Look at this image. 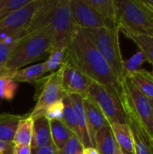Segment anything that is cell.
I'll use <instances>...</instances> for the list:
<instances>
[{
    "label": "cell",
    "mask_w": 153,
    "mask_h": 154,
    "mask_svg": "<svg viewBox=\"0 0 153 154\" xmlns=\"http://www.w3.org/2000/svg\"><path fill=\"white\" fill-rule=\"evenodd\" d=\"M65 62L96 82L117 97L121 103L123 86L107 61L88 41L80 29H77L66 50Z\"/></svg>",
    "instance_id": "1"
},
{
    "label": "cell",
    "mask_w": 153,
    "mask_h": 154,
    "mask_svg": "<svg viewBox=\"0 0 153 154\" xmlns=\"http://www.w3.org/2000/svg\"><path fill=\"white\" fill-rule=\"evenodd\" d=\"M53 42V30L48 24L23 37L5 62V67L14 72L20 68L49 57Z\"/></svg>",
    "instance_id": "2"
},
{
    "label": "cell",
    "mask_w": 153,
    "mask_h": 154,
    "mask_svg": "<svg viewBox=\"0 0 153 154\" xmlns=\"http://www.w3.org/2000/svg\"><path fill=\"white\" fill-rule=\"evenodd\" d=\"M119 32L153 37V14L141 0H115Z\"/></svg>",
    "instance_id": "3"
},
{
    "label": "cell",
    "mask_w": 153,
    "mask_h": 154,
    "mask_svg": "<svg viewBox=\"0 0 153 154\" xmlns=\"http://www.w3.org/2000/svg\"><path fill=\"white\" fill-rule=\"evenodd\" d=\"M88 41L107 61L121 84L124 79V59L119 43V29L103 27L81 30Z\"/></svg>",
    "instance_id": "4"
},
{
    "label": "cell",
    "mask_w": 153,
    "mask_h": 154,
    "mask_svg": "<svg viewBox=\"0 0 153 154\" xmlns=\"http://www.w3.org/2000/svg\"><path fill=\"white\" fill-rule=\"evenodd\" d=\"M122 105L126 116L133 117L153 141V110L151 100L125 78L123 81Z\"/></svg>",
    "instance_id": "5"
},
{
    "label": "cell",
    "mask_w": 153,
    "mask_h": 154,
    "mask_svg": "<svg viewBox=\"0 0 153 154\" xmlns=\"http://www.w3.org/2000/svg\"><path fill=\"white\" fill-rule=\"evenodd\" d=\"M62 66L56 71L50 74L41 81V85L36 88L37 101L32 111L29 114V116L35 120L44 116V113L47 107L52 103L62 100L65 97V92L62 88Z\"/></svg>",
    "instance_id": "6"
},
{
    "label": "cell",
    "mask_w": 153,
    "mask_h": 154,
    "mask_svg": "<svg viewBox=\"0 0 153 154\" xmlns=\"http://www.w3.org/2000/svg\"><path fill=\"white\" fill-rule=\"evenodd\" d=\"M44 0H32L27 5L0 20V42L21 39L26 36V27L32 21L35 12Z\"/></svg>",
    "instance_id": "7"
},
{
    "label": "cell",
    "mask_w": 153,
    "mask_h": 154,
    "mask_svg": "<svg viewBox=\"0 0 153 154\" xmlns=\"http://www.w3.org/2000/svg\"><path fill=\"white\" fill-rule=\"evenodd\" d=\"M87 98L98 106L109 125L127 123V116L120 99L104 86L93 81L88 89Z\"/></svg>",
    "instance_id": "8"
},
{
    "label": "cell",
    "mask_w": 153,
    "mask_h": 154,
    "mask_svg": "<svg viewBox=\"0 0 153 154\" xmlns=\"http://www.w3.org/2000/svg\"><path fill=\"white\" fill-rule=\"evenodd\" d=\"M50 24L53 30L51 51L55 49H67L73 34L78 29L73 23L69 0L58 1Z\"/></svg>",
    "instance_id": "9"
},
{
    "label": "cell",
    "mask_w": 153,
    "mask_h": 154,
    "mask_svg": "<svg viewBox=\"0 0 153 154\" xmlns=\"http://www.w3.org/2000/svg\"><path fill=\"white\" fill-rule=\"evenodd\" d=\"M70 11L75 26L80 30L107 27L105 19L84 0H69Z\"/></svg>",
    "instance_id": "10"
},
{
    "label": "cell",
    "mask_w": 153,
    "mask_h": 154,
    "mask_svg": "<svg viewBox=\"0 0 153 154\" xmlns=\"http://www.w3.org/2000/svg\"><path fill=\"white\" fill-rule=\"evenodd\" d=\"M62 88L65 94L78 95L82 98H87L93 81L67 62L62 65Z\"/></svg>",
    "instance_id": "11"
},
{
    "label": "cell",
    "mask_w": 153,
    "mask_h": 154,
    "mask_svg": "<svg viewBox=\"0 0 153 154\" xmlns=\"http://www.w3.org/2000/svg\"><path fill=\"white\" fill-rule=\"evenodd\" d=\"M83 106L86 113L87 122V130L90 137L91 143L93 147L96 148V133L106 125L108 124L102 111L98 106L88 98H83Z\"/></svg>",
    "instance_id": "12"
},
{
    "label": "cell",
    "mask_w": 153,
    "mask_h": 154,
    "mask_svg": "<svg viewBox=\"0 0 153 154\" xmlns=\"http://www.w3.org/2000/svg\"><path fill=\"white\" fill-rule=\"evenodd\" d=\"M71 102L76 121H77V125L78 129L79 132V140L81 143L83 144L84 148L87 147H93L90 137L88 134V130H87V117H86V113L83 106V98L78 96V95H67Z\"/></svg>",
    "instance_id": "13"
},
{
    "label": "cell",
    "mask_w": 153,
    "mask_h": 154,
    "mask_svg": "<svg viewBox=\"0 0 153 154\" xmlns=\"http://www.w3.org/2000/svg\"><path fill=\"white\" fill-rule=\"evenodd\" d=\"M134 141V154H153V141L145 130L131 116H127Z\"/></svg>",
    "instance_id": "14"
},
{
    "label": "cell",
    "mask_w": 153,
    "mask_h": 154,
    "mask_svg": "<svg viewBox=\"0 0 153 154\" xmlns=\"http://www.w3.org/2000/svg\"><path fill=\"white\" fill-rule=\"evenodd\" d=\"M59 0H44L42 5L35 12L32 21L26 27L27 33L33 32L48 24H50L51 16L57 6Z\"/></svg>",
    "instance_id": "15"
},
{
    "label": "cell",
    "mask_w": 153,
    "mask_h": 154,
    "mask_svg": "<svg viewBox=\"0 0 153 154\" xmlns=\"http://www.w3.org/2000/svg\"><path fill=\"white\" fill-rule=\"evenodd\" d=\"M115 140L116 144L124 153H134V141L132 129L128 123L126 124H110L109 125Z\"/></svg>",
    "instance_id": "16"
},
{
    "label": "cell",
    "mask_w": 153,
    "mask_h": 154,
    "mask_svg": "<svg viewBox=\"0 0 153 154\" xmlns=\"http://www.w3.org/2000/svg\"><path fill=\"white\" fill-rule=\"evenodd\" d=\"M106 21L107 28H117L115 0H84Z\"/></svg>",
    "instance_id": "17"
},
{
    "label": "cell",
    "mask_w": 153,
    "mask_h": 154,
    "mask_svg": "<svg viewBox=\"0 0 153 154\" xmlns=\"http://www.w3.org/2000/svg\"><path fill=\"white\" fill-rule=\"evenodd\" d=\"M51 134L50 122L43 116L33 120L32 140L31 143L32 149H37L46 145L51 142Z\"/></svg>",
    "instance_id": "18"
},
{
    "label": "cell",
    "mask_w": 153,
    "mask_h": 154,
    "mask_svg": "<svg viewBox=\"0 0 153 154\" xmlns=\"http://www.w3.org/2000/svg\"><path fill=\"white\" fill-rule=\"evenodd\" d=\"M23 116L3 113L0 115V141L13 143L19 122Z\"/></svg>",
    "instance_id": "19"
},
{
    "label": "cell",
    "mask_w": 153,
    "mask_h": 154,
    "mask_svg": "<svg viewBox=\"0 0 153 154\" xmlns=\"http://www.w3.org/2000/svg\"><path fill=\"white\" fill-rule=\"evenodd\" d=\"M45 74L44 64L38 63L26 67L24 69H19L11 73V79L15 82H27L31 84L36 83Z\"/></svg>",
    "instance_id": "20"
},
{
    "label": "cell",
    "mask_w": 153,
    "mask_h": 154,
    "mask_svg": "<svg viewBox=\"0 0 153 154\" xmlns=\"http://www.w3.org/2000/svg\"><path fill=\"white\" fill-rule=\"evenodd\" d=\"M96 149L100 154H115V140L109 124L103 126L96 134Z\"/></svg>",
    "instance_id": "21"
},
{
    "label": "cell",
    "mask_w": 153,
    "mask_h": 154,
    "mask_svg": "<svg viewBox=\"0 0 153 154\" xmlns=\"http://www.w3.org/2000/svg\"><path fill=\"white\" fill-rule=\"evenodd\" d=\"M126 78L130 79L133 86L142 95H144L150 100H153V80L148 75L146 69H142Z\"/></svg>",
    "instance_id": "22"
},
{
    "label": "cell",
    "mask_w": 153,
    "mask_h": 154,
    "mask_svg": "<svg viewBox=\"0 0 153 154\" xmlns=\"http://www.w3.org/2000/svg\"><path fill=\"white\" fill-rule=\"evenodd\" d=\"M51 140L56 148L60 151L69 140L74 136V134L66 126V125L60 120H53L50 122Z\"/></svg>",
    "instance_id": "23"
},
{
    "label": "cell",
    "mask_w": 153,
    "mask_h": 154,
    "mask_svg": "<svg viewBox=\"0 0 153 154\" xmlns=\"http://www.w3.org/2000/svg\"><path fill=\"white\" fill-rule=\"evenodd\" d=\"M33 132V120L29 116H23L17 126L13 143L18 145H31Z\"/></svg>",
    "instance_id": "24"
},
{
    "label": "cell",
    "mask_w": 153,
    "mask_h": 154,
    "mask_svg": "<svg viewBox=\"0 0 153 154\" xmlns=\"http://www.w3.org/2000/svg\"><path fill=\"white\" fill-rule=\"evenodd\" d=\"M124 35L137 45L139 50L145 54L148 62L153 66V37L134 33H125Z\"/></svg>",
    "instance_id": "25"
},
{
    "label": "cell",
    "mask_w": 153,
    "mask_h": 154,
    "mask_svg": "<svg viewBox=\"0 0 153 154\" xmlns=\"http://www.w3.org/2000/svg\"><path fill=\"white\" fill-rule=\"evenodd\" d=\"M63 104H64V111H63V116L61 121L66 125V126L74 134L76 137L79 139V132L77 125V121L74 114V110L71 105V102L67 95L63 97Z\"/></svg>",
    "instance_id": "26"
},
{
    "label": "cell",
    "mask_w": 153,
    "mask_h": 154,
    "mask_svg": "<svg viewBox=\"0 0 153 154\" xmlns=\"http://www.w3.org/2000/svg\"><path fill=\"white\" fill-rule=\"evenodd\" d=\"M66 50L67 49H55L52 50L47 58V60L43 62L45 73L47 72H54L56 69L60 68L66 60Z\"/></svg>",
    "instance_id": "27"
},
{
    "label": "cell",
    "mask_w": 153,
    "mask_h": 154,
    "mask_svg": "<svg viewBox=\"0 0 153 154\" xmlns=\"http://www.w3.org/2000/svg\"><path fill=\"white\" fill-rule=\"evenodd\" d=\"M147 58L142 51H138L130 59L124 60V78L142 69V66L147 62Z\"/></svg>",
    "instance_id": "28"
},
{
    "label": "cell",
    "mask_w": 153,
    "mask_h": 154,
    "mask_svg": "<svg viewBox=\"0 0 153 154\" xmlns=\"http://www.w3.org/2000/svg\"><path fill=\"white\" fill-rule=\"evenodd\" d=\"M17 88L18 83L11 79V73L0 78V99L7 101L13 100Z\"/></svg>",
    "instance_id": "29"
},
{
    "label": "cell",
    "mask_w": 153,
    "mask_h": 154,
    "mask_svg": "<svg viewBox=\"0 0 153 154\" xmlns=\"http://www.w3.org/2000/svg\"><path fill=\"white\" fill-rule=\"evenodd\" d=\"M31 2L32 0H0V20Z\"/></svg>",
    "instance_id": "30"
},
{
    "label": "cell",
    "mask_w": 153,
    "mask_h": 154,
    "mask_svg": "<svg viewBox=\"0 0 153 154\" xmlns=\"http://www.w3.org/2000/svg\"><path fill=\"white\" fill-rule=\"evenodd\" d=\"M63 111H64V104L63 100H59L51 105H50L45 113H44V117L49 121H53V120H60L62 119L63 116Z\"/></svg>",
    "instance_id": "31"
},
{
    "label": "cell",
    "mask_w": 153,
    "mask_h": 154,
    "mask_svg": "<svg viewBox=\"0 0 153 154\" xmlns=\"http://www.w3.org/2000/svg\"><path fill=\"white\" fill-rule=\"evenodd\" d=\"M22 39V38H21ZM21 39L14 40H5L0 42V65L5 64L6 60L17 46Z\"/></svg>",
    "instance_id": "32"
},
{
    "label": "cell",
    "mask_w": 153,
    "mask_h": 154,
    "mask_svg": "<svg viewBox=\"0 0 153 154\" xmlns=\"http://www.w3.org/2000/svg\"><path fill=\"white\" fill-rule=\"evenodd\" d=\"M84 146L80 140L75 135L72 136L66 145L59 151V154H83Z\"/></svg>",
    "instance_id": "33"
},
{
    "label": "cell",
    "mask_w": 153,
    "mask_h": 154,
    "mask_svg": "<svg viewBox=\"0 0 153 154\" xmlns=\"http://www.w3.org/2000/svg\"><path fill=\"white\" fill-rule=\"evenodd\" d=\"M32 154H59V150L51 141L44 146L37 149H32Z\"/></svg>",
    "instance_id": "34"
},
{
    "label": "cell",
    "mask_w": 153,
    "mask_h": 154,
    "mask_svg": "<svg viewBox=\"0 0 153 154\" xmlns=\"http://www.w3.org/2000/svg\"><path fill=\"white\" fill-rule=\"evenodd\" d=\"M0 154H14V143L0 141Z\"/></svg>",
    "instance_id": "35"
},
{
    "label": "cell",
    "mask_w": 153,
    "mask_h": 154,
    "mask_svg": "<svg viewBox=\"0 0 153 154\" xmlns=\"http://www.w3.org/2000/svg\"><path fill=\"white\" fill-rule=\"evenodd\" d=\"M14 154H32L31 145L14 144Z\"/></svg>",
    "instance_id": "36"
},
{
    "label": "cell",
    "mask_w": 153,
    "mask_h": 154,
    "mask_svg": "<svg viewBox=\"0 0 153 154\" xmlns=\"http://www.w3.org/2000/svg\"><path fill=\"white\" fill-rule=\"evenodd\" d=\"M83 154H100L99 152L95 148V147H87L84 148Z\"/></svg>",
    "instance_id": "37"
},
{
    "label": "cell",
    "mask_w": 153,
    "mask_h": 154,
    "mask_svg": "<svg viewBox=\"0 0 153 154\" xmlns=\"http://www.w3.org/2000/svg\"><path fill=\"white\" fill-rule=\"evenodd\" d=\"M10 73H12L6 67L5 65H0V78L4 77V76H6V75H9Z\"/></svg>",
    "instance_id": "38"
},
{
    "label": "cell",
    "mask_w": 153,
    "mask_h": 154,
    "mask_svg": "<svg viewBox=\"0 0 153 154\" xmlns=\"http://www.w3.org/2000/svg\"><path fill=\"white\" fill-rule=\"evenodd\" d=\"M141 1L153 14V0H141Z\"/></svg>",
    "instance_id": "39"
},
{
    "label": "cell",
    "mask_w": 153,
    "mask_h": 154,
    "mask_svg": "<svg viewBox=\"0 0 153 154\" xmlns=\"http://www.w3.org/2000/svg\"><path fill=\"white\" fill-rule=\"evenodd\" d=\"M115 154H124L123 152V151L120 149V147L116 144L115 145Z\"/></svg>",
    "instance_id": "40"
},
{
    "label": "cell",
    "mask_w": 153,
    "mask_h": 154,
    "mask_svg": "<svg viewBox=\"0 0 153 154\" xmlns=\"http://www.w3.org/2000/svg\"><path fill=\"white\" fill-rule=\"evenodd\" d=\"M147 72H148V75H149V76H150V77L152 79V80H153V68L151 71H148V70H147Z\"/></svg>",
    "instance_id": "41"
},
{
    "label": "cell",
    "mask_w": 153,
    "mask_h": 154,
    "mask_svg": "<svg viewBox=\"0 0 153 154\" xmlns=\"http://www.w3.org/2000/svg\"><path fill=\"white\" fill-rule=\"evenodd\" d=\"M151 106H152V110H153V100H151Z\"/></svg>",
    "instance_id": "42"
},
{
    "label": "cell",
    "mask_w": 153,
    "mask_h": 154,
    "mask_svg": "<svg viewBox=\"0 0 153 154\" xmlns=\"http://www.w3.org/2000/svg\"><path fill=\"white\" fill-rule=\"evenodd\" d=\"M124 154H134V153H124Z\"/></svg>",
    "instance_id": "43"
}]
</instances>
